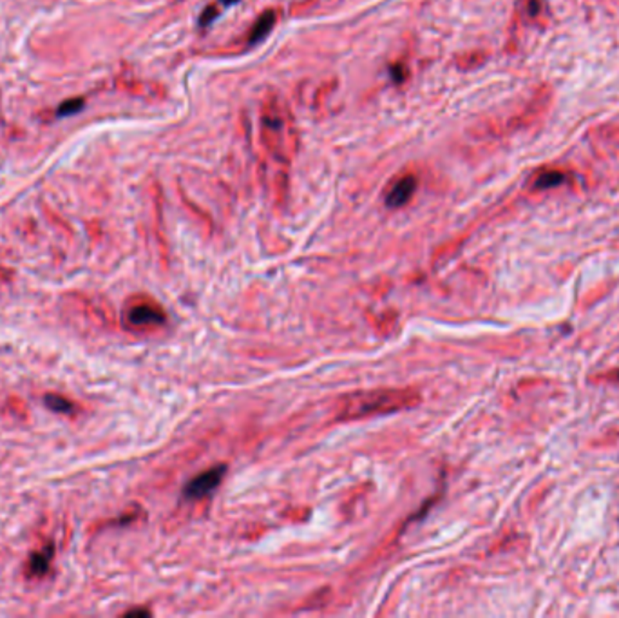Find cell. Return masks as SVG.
<instances>
[{"label": "cell", "mask_w": 619, "mask_h": 618, "mask_svg": "<svg viewBox=\"0 0 619 618\" xmlns=\"http://www.w3.org/2000/svg\"><path fill=\"white\" fill-rule=\"evenodd\" d=\"M216 15H218L216 8L205 9V11H203V15H201V26H206V24H211L212 20H214Z\"/></svg>", "instance_id": "11"}, {"label": "cell", "mask_w": 619, "mask_h": 618, "mask_svg": "<svg viewBox=\"0 0 619 618\" xmlns=\"http://www.w3.org/2000/svg\"><path fill=\"white\" fill-rule=\"evenodd\" d=\"M415 191H417V178L413 176V174H408V176L395 181L390 192L386 194V205L390 209L404 207V205L411 200V196L415 194Z\"/></svg>", "instance_id": "5"}, {"label": "cell", "mask_w": 619, "mask_h": 618, "mask_svg": "<svg viewBox=\"0 0 619 618\" xmlns=\"http://www.w3.org/2000/svg\"><path fill=\"white\" fill-rule=\"evenodd\" d=\"M51 557H53V548H51V546H47L46 552H39L35 553V555H31V560H29V567H28L29 577L44 575V573L47 572V567H49Z\"/></svg>", "instance_id": "7"}, {"label": "cell", "mask_w": 619, "mask_h": 618, "mask_svg": "<svg viewBox=\"0 0 619 618\" xmlns=\"http://www.w3.org/2000/svg\"><path fill=\"white\" fill-rule=\"evenodd\" d=\"M82 107H84L82 98H74V100H67V102H64L62 106H60V109L56 111V114H59V116H67V114L79 113Z\"/></svg>", "instance_id": "9"}, {"label": "cell", "mask_w": 619, "mask_h": 618, "mask_svg": "<svg viewBox=\"0 0 619 618\" xmlns=\"http://www.w3.org/2000/svg\"><path fill=\"white\" fill-rule=\"evenodd\" d=\"M273 24H276V13L273 11L263 13V15L256 20V24L252 26V29H250L248 42L256 44V42H259V40L265 39V36L270 33V29L273 28Z\"/></svg>", "instance_id": "6"}, {"label": "cell", "mask_w": 619, "mask_h": 618, "mask_svg": "<svg viewBox=\"0 0 619 618\" xmlns=\"http://www.w3.org/2000/svg\"><path fill=\"white\" fill-rule=\"evenodd\" d=\"M165 321V314L160 306L152 303H136L127 310V323L136 329L158 327Z\"/></svg>", "instance_id": "4"}, {"label": "cell", "mask_w": 619, "mask_h": 618, "mask_svg": "<svg viewBox=\"0 0 619 618\" xmlns=\"http://www.w3.org/2000/svg\"><path fill=\"white\" fill-rule=\"evenodd\" d=\"M223 4H236V2H238V0H221Z\"/></svg>", "instance_id": "13"}, {"label": "cell", "mask_w": 619, "mask_h": 618, "mask_svg": "<svg viewBox=\"0 0 619 618\" xmlns=\"http://www.w3.org/2000/svg\"><path fill=\"white\" fill-rule=\"evenodd\" d=\"M125 614H127V617H131V614H145V617H147L149 611H145V609H134V611H129V613H125Z\"/></svg>", "instance_id": "12"}, {"label": "cell", "mask_w": 619, "mask_h": 618, "mask_svg": "<svg viewBox=\"0 0 619 618\" xmlns=\"http://www.w3.org/2000/svg\"><path fill=\"white\" fill-rule=\"evenodd\" d=\"M261 136L265 149L279 164H288L292 158L293 133L290 113L279 98H268L261 111Z\"/></svg>", "instance_id": "2"}, {"label": "cell", "mask_w": 619, "mask_h": 618, "mask_svg": "<svg viewBox=\"0 0 619 618\" xmlns=\"http://www.w3.org/2000/svg\"><path fill=\"white\" fill-rule=\"evenodd\" d=\"M223 475H225V466H216L212 469H206V472L199 474L198 477H194L185 486V495L188 499L206 497L208 493H212L218 488L219 482L223 481Z\"/></svg>", "instance_id": "3"}, {"label": "cell", "mask_w": 619, "mask_h": 618, "mask_svg": "<svg viewBox=\"0 0 619 618\" xmlns=\"http://www.w3.org/2000/svg\"><path fill=\"white\" fill-rule=\"evenodd\" d=\"M421 397L411 388H377V390L355 392L341 399L337 419L355 421L371 415L395 414L418 404Z\"/></svg>", "instance_id": "1"}, {"label": "cell", "mask_w": 619, "mask_h": 618, "mask_svg": "<svg viewBox=\"0 0 619 618\" xmlns=\"http://www.w3.org/2000/svg\"><path fill=\"white\" fill-rule=\"evenodd\" d=\"M46 404L47 408H51L53 412H60V414H69V412H73V404H71V401L64 399V397H60V395H46Z\"/></svg>", "instance_id": "8"}, {"label": "cell", "mask_w": 619, "mask_h": 618, "mask_svg": "<svg viewBox=\"0 0 619 618\" xmlns=\"http://www.w3.org/2000/svg\"><path fill=\"white\" fill-rule=\"evenodd\" d=\"M560 181H563V174H560V172H547V174H543V176L540 178L538 185H540V187H547V185L560 184Z\"/></svg>", "instance_id": "10"}]
</instances>
